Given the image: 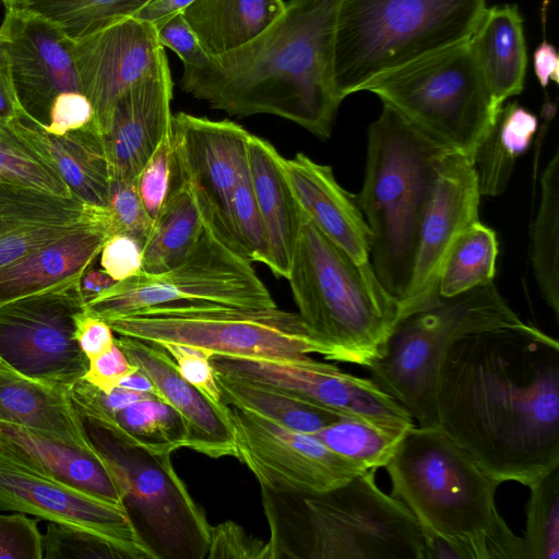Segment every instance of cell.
Segmentation results:
<instances>
[{"mask_svg":"<svg viewBox=\"0 0 559 559\" xmlns=\"http://www.w3.org/2000/svg\"><path fill=\"white\" fill-rule=\"evenodd\" d=\"M439 426L489 476L528 487L559 467V343L530 323L466 335L438 372Z\"/></svg>","mask_w":559,"mask_h":559,"instance_id":"obj_1","label":"cell"},{"mask_svg":"<svg viewBox=\"0 0 559 559\" xmlns=\"http://www.w3.org/2000/svg\"><path fill=\"white\" fill-rule=\"evenodd\" d=\"M341 3L285 2L282 14L251 41L183 68V91L233 116L274 115L329 138L343 100L332 82Z\"/></svg>","mask_w":559,"mask_h":559,"instance_id":"obj_2","label":"cell"},{"mask_svg":"<svg viewBox=\"0 0 559 559\" xmlns=\"http://www.w3.org/2000/svg\"><path fill=\"white\" fill-rule=\"evenodd\" d=\"M391 496L419 527L454 547L460 559H524L522 538L499 514L500 481L440 427H412L384 466Z\"/></svg>","mask_w":559,"mask_h":559,"instance_id":"obj_3","label":"cell"},{"mask_svg":"<svg viewBox=\"0 0 559 559\" xmlns=\"http://www.w3.org/2000/svg\"><path fill=\"white\" fill-rule=\"evenodd\" d=\"M376 472L318 493L261 487L269 559H421L416 518L378 487Z\"/></svg>","mask_w":559,"mask_h":559,"instance_id":"obj_4","label":"cell"},{"mask_svg":"<svg viewBox=\"0 0 559 559\" xmlns=\"http://www.w3.org/2000/svg\"><path fill=\"white\" fill-rule=\"evenodd\" d=\"M301 320L326 359L368 367L399 322V306L377 278L330 240L300 209L288 275Z\"/></svg>","mask_w":559,"mask_h":559,"instance_id":"obj_5","label":"cell"},{"mask_svg":"<svg viewBox=\"0 0 559 559\" xmlns=\"http://www.w3.org/2000/svg\"><path fill=\"white\" fill-rule=\"evenodd\" d=\"M449 151L388 105L368 128L364 183L355 199L370 231L372 270L397 302L407 288L421 217Z\"/></svg>","mask_w":559,"mask_h":559,"instance_id":"obj_6","label":"cell"},{"mask_svg":"<svg viewBox=\"0 0 559 559\" xmlns=\"http://www.w3.org/2000/svg\"><path fill=\"white\" fill-rule=\"evenodd\" d=\"M486 0H342L332 82L344 99L376 78L467 40Z\"/></svg>","mask_w":559,"mask_h":559,"instance_id":"obj_7","label":"cell"},{"mask_svg":"<svg viewBox=\"0 0 559 559\" xmlns=\"http://www.w3.org/2000/svg\"><path fill=\"white\" fill-rule=\"evenodd\" d=\"M521 323L493 282L453 297H440L401 319L381 357L367 369L370 379L404 406L419 426H439L437 381L449 347L466 335Z\"/></svg>","mask_w":559,"mask_h":559,"instance_id":"obj_8","label":"cell"},{"mask_svg":"<svg viewBox=\"0 0 559 559\" xmlns=\"http://www.w3.org/2000/svg\"><path fill=\"white\" fill-rule=\"evenodd\" d=\"M376 94L441 146L474 156L496 118L469 38L370 81Z\"/></svg>","mask_w":559,"mask_h":559,"instance_id":"obj_9","label":"cell"},{"mask_svg":"<svg viewBox=\"0 0 559 559\" xmlns=\"http://www.w3.org/2000/svg\"><path fill=\"white\" fill-rule=\"evenodd\" d=\"M118 335L234 358L299 359L322 347L298 312L212 302L154 307L105 320Z\"/></svg>","mask_w":559,"mask_h":559,"instance_id":"obj_10","label":"cell"},{"mask_svg":"<svg viewBox=\"0 0 559 559\" xmlns=\"http://www.w3.org/2000/svg\"><path fill=\"white\" fill-rule=\"evenodd\" d=\"M84 424L117 475L124 507L156 559L206 558L212 526L177 474L171 454L148 452L104 428Z\"/></svg>","mask_w":559,"mask_h":559,"instance_id":"obj_11","label":"cell"},{"mask_svg":"<svg viewBox=\"0 0 559 559\" xmlns=\"http://www.w3.org/2000/svg\"><path fill=\"white\" fill-rule=\"evenodd\" d=\"M199 302L276 307L251 262L207 228L174 267L158 274L140 271L115 282L86 301L85 307L90 313L108 320L154 307Z\"/></svg>","mask_w":559,"mask_h":559,"instance_id":"obj_12","label":"cell"},{"mask_svg":"<svg viewBox=\"0 0 559 559\" xmlns=\"http://www.w3.org/2000/svg\"><path fill=\"white\" fill-rule=\"evenodd\" d=\"M83 275L67 277L0 306V358L31 379L69 390L88 359L74 340V317L85 308Z\"/></svg>","mask_w":559,"mask_h":559,"instance_id":"obj_13","label":"cell"},{"mask_svg":"<svg viewBox=\"0 0 559 559\" xmlns=\"http://www.w3.org/2000/svg\"><path fill=\"white\" fill-rule=\"evenodd\" d=\"M216 373L266 386L342 417L376 427L407 431L414 418L370 378L347 373L335 365L306 356L299 359L214 356Z\"/></svg>","mask_w":559,"mask_h":559,"instance_id":"obj_14","label":"cell"},{"mask_svg":"<svg viewBox=\"0 0 559 559\" xmlns=\"http://www.w3.org/2000/svg\"><path fill=\"white\" fill-rule=\"evenodd\" d=\"M249 135L230 120L186 112L173 116L171 173L191 190L206 228L243 257L233 223L231 195L248 160Z\"/></svg>","mask_w":559,"mask_h":559,"instance_id":"obj_15","label":"cell"},{"mask_svg":"<svg viewBox=\"0 0 559 559\" xmlns=\"http://www.w3.org/2000/svg\"><path fill=\"white\" fill-rule=\"evenodd\" d=\"M236 457L260 487L281 492L318 493L366 472L328 448L314 435L280 426L228 405Z\"/></svg>","mask_w":559,"mask_h":559,"instance_id":"obj_16","label":"cell"},{"mask_svg":"<svg viewBox=\"0 0 559 559\" xmlns=\"http://www.w3.org/2000/svg\"><path fill=\"white\" fill-rule=\"evenodd\" d=\"M0 510L84 530L112 544L126 559H156L126 507L51 478L2 450Z\"/></svg>","mask_w":559,"mask_h":559,"instance_id":"obj_17","label":"cell"},{"mask_svg":"<svg viewBox=\"0 0 559 559\" xmlns=\"http://www.w3.org/2000/svg\"><path fill=\"white\" fill-rule=\"evenodd\" d=\"M480 192L474 156L449 151L421 217L411 278L399 300V321L433 305L439 280L457 237L479 221Z\"/></svg>","mask_w":559,"mask_h":559,"instance_id":"obj_18","label":"cell"},{"mask_svg":"<svg viewBox=\"0 0 559 559\" xmlns=\"http://www.w3.org/2000/svg\"><path fill=\"white\" fill-rule=\"evenodd\" d=\"M72 56L81 92L94 109L91 124L102 136L119 97L168 64L155 26L136 17L72 40Z\"/></svg>","mask_w":559,"mask_h":559,"instance_id":"obj_19","label":"cell"},{"mask_svg":"<svg viewBox=\"0 0 559 559\" xmlns=\"http://www.w3.org/2000/svg\"><path fill=\"white\" fill-rule=\"evenodd\" d=\"M5 9L0 38L15 90L26 111L45 126L57 95L81 92L72 40L49 20L25 7Z\"/></svg>","mask_w":559,"mask_h":559,"instance_id":"obj_20","label":"cell"},{"mask_svg":"<svg viewBox=\"0 0 559 559\" xmlns=\"http://www.w3.org/2000/svg\"><path fill=\"white\" fill-rule=\"evenodd\" d=\"M173 86L167 64L117 100L103 135L111 181L136 182L158 146L171 135Z\"/></svg>","mask_w":559,"mask_h":559,"instance_id":"obj_21","label":"cell"},{"mask_svg":"<svg viewBox=\"0 0 559 559\" xmlns=\"http://www.w3.org/2000/svg\"><path fill=\"white\" fill-rule=\"evenodd\" d=\"M115 342L129 361L152 380L159 399L180 415L187 430L186 448L213 459L236 457L227 404L214 403L189 383L160 345L123 335L115 337Z\"/></svg>","mask_w":559,"mask_h":559,"instance_id":"obj_22","label":"cell"},{"mask_svg":"<svg viewBox=\"0 0 559 559\" xmlns=\"http://www.w3.org/2000/svg\"><path fill=\"white\" fill-rule=\"evenodd\" d=\"M107 206L0 181V269L99 221Z\"/></svg>","mask_w":559,"mask_h":559,"instance_id":"obj_23","label":"cell"},{"mask_svg":"<svg viewBox=\"0 0 559 559\" xmlns=\"http://www.w3.org/2000/svg\"><path fill=\"white\" fill-rule=\"evenodd\" d=\"M283 169L300 209L355 262L371 266L370 231L355 195L344 190L328 165L304 153L283 157Z\"/></svg>","mask_w":559,"mask_h":559,"instance_id":"obj_24","label":"cell"},{"mask_svg":"<svg viewBox=\"0 0 559 559\" xmlns=\"http://www.w3.org/2000/svg\"><path fill=\"white\" fill-rule=\"evenodd\" d=\"M0 450L35 471L124 507V491L106 457L46 433L0 420Z\"/></svg>","mask_w":559,"mask_h":559,"instance_id":"obj_25","label":"cell"},{"mask_svg":"<svg viewBox=\"0 0 559 559\" xmlns=\"http://www.w3.org/2000/svg\"><path fill=\"white\" fill-rule=\"evenodd\" d=\"M109 211L92 225L0 269V306L67 277L84 275L112 236Z\"/></svg>","mask_w":559,"mask_h":559,"instance_id":"obj_26","label":"cell"},{"mask_svg":"<svg viewBox=\"0 0 559 559\" xmlns=\"http://www.w3.org/2000/svg\"><path fill=\"white\" fill-rule=\"evenodd\" d=\"M469 44L497 119L504 102L521 94L524 87L527 49L518 5L486 8Z\"/></svg>","mask_w":559,"mask_h":559,"instance_id":"obj_27","label":"cell"},{"mask_svg":"<svg viewBox=\"0 0 559 559\" xmlns=\"http://www.w3.org/2000/svg\"><path fill=\"white\" fill-rule=\"evenodd\" d=\"M283 156L266 140L250 133L248 167L267 240V266L287 278L298 231L300 206L283 169Z\"/></svg>","mask_w":559,"mask_h":559,"instance_id":"obj_28","label":"cell"},{"mask_svg":"<svg viewBox=\"0 0 559 559\" xmlns=\"http://www.w3.org/2000/svg\"><path fill=\"white\" fill-rule=\"evenodd\" d=\"M0 420L96 450L68 390L31 379L9 366L0 368Z\"/></svg>","mask_w":559,"mask_h":559,"instance_id":"obj_29","label":"cell"},{"mask_svg":"<svg viewBox=\"0 0 559 559\" xmlns=\"http://www.w3.org/2000/svg\"><path fill=\"white\" fill-rule=\"evenodd\" d=\"M284 0H194L181 13L209 57L254 39L284 11Z\"/></svg>","mask_w":559,"mask_h":559,"instance_id":"obj_30","label":"cell"},{"mask_svg":"<svg viewBox=\"0 0 559 559\" xmlns=\"http://www.w3.org/2000/svg\"><path fill=\"white\" fill-rule=\"evenodd\" d=\"M0 181L75 197L59 173L43 127L0 116Z\"/></svg>","mask_w":559,"mask_h":559,"instance_id":"obj_31","label":"cell"},{"mask_svg":"<svg viewBox=\"0 0 559 559\" xmlns=\"http://www.w3.org/2000/svg\"><path fill=\"white\" fill-rule=\"evenodd\" d=\"M205 228L191 190L171 173L167 197L142 246L141 271L158 274L174 267L191 251Z\"/></svg>","mask_w":559,"mask_h":559,"instance_id":"obj_32","label":"cell"},{"mask_svg":"<svg viewBox=\"0 0 559 559\" xmlns=\"http://www.w3.org/2000/svg\"><path fill=\"white\" fill-rule=\"evenodd\" d=\"M537 126V117L516 103L501 108L492 129L474 154L481 197H496L506 190L515 160L528 150Z\"/></svg>","mask_w":559,"mask_h":559,"instance_id":"obj_33","label":"cell"},{"mask_svg":"<svg viewBox=\"0 0 559 559\" xmlns=\"http://www.w3.org/2000/svg\"><path fill=\"white\" fill-rule=\"evenodd\" d=\"M60 175L83 202L107 206L111 177L103 136L88 124L60 136L48 134Z\"/></svg>","mask_w":559,"mask_h":559,"instance_id":"obj_34","label":"cell"},{"mask_svg":"<svg viewBox=\"0 0 559 559\" xmlns=\"http://www.w3.org/2000/svg\"><path fill=\"white\" fill-rule=\"evenodd\" d=\"M215 378L225 404L298 432L313 435L343 418L338 414L266 386L216 372Z\"/></svg>","mask_w":559,"mask_h":559,"instance_id":"obj_35","label":"cell"},{"mask_svg":"<svg viewBox=\"0 0 559 559\" xmlns=\"http://www.w3.org/2000/svg\"><path fill=\"white\" fill-rule=\"evenodd\" d=\"M531 260L540 296L559 318V153L540 176V201L531 230Z\"/></svg>","mask_w":559,"mask_h":559,"instance_id":"obj_36","label":"cell"},{"mask_svg":"<svg viewBox=\"0 0 559 559\" xmlns=\"http://www.w3.org/2000/svg\"><path fill=\"white\" fill-rule=\"evenodd\" d=\"M493 229L477 221L452 246L439 280V296L453 297L493 282L498 257Z\"/></svg>","mask_w":559,"mask_h":559,"instance_id":"obj_37","label":"cell"},{"mask_svg":"<svg viewBox=\"0 0 559 559\" xmlns=\"http://www.w3.org/2000/svg\"><path fill=\"white\" fill-rule=\"evenodd\" d=\"M104 429L152 453L173 454L187 447V430L180 415L152 395L128 405Z\"/></svg>","mask_w":559,"mask_h":559,"instance_id":"obj_38","label":"cell"},{"mask_svg":"<svg viewBox=\"0 0 559 559\" xmlns=\"http://www.w3.org/2000/svg\"><path fill=\"white\" fill-rule=\"evenodd\" d=\"M151 0H28L25 7L75 40L115 22L133 17Z\"/></svg>","mask_w":559,"mask_h":559,"instance_id":"obj_39","label":"cell"},{"mask_svg":"<svg viewBox=\"0 0 559 559\" xmlns=\"http://www.w3.org/2000/svg\"><path fill=\"white\" fill-rule=\"evenodd\" d=\"M405 432L343 417L313 435L360 468L377 471L388 464Z\"/></svg>","mask_w":559,"mask_h":559,"instance_id":"obj_40","label":"cell"},{"mask_svg":"<svg viewBox=\"0 0 559 559\" xmlns=\"http://www.w3.org/2000/svg\"><path fill=\"white\" fill-rule=\"evenodd\" d=\"M524 559L559 558V467L528 486Z\"/></svg>","mask_w":559,"mask_h":559,"instance_id":"obj_41","label":"cell"},{"mask_svg":"<svg viewBox=\"0 0 559 559\" xmlns=\"http://www.w3.org/2000/svg\"><path fill=\"white\" fill-rule=\"evenodd\" d=\"M231 215L237 240L250 262L267 264L265 229L253 192L248 160L240 169L231 195Z\"/></svg>","mask_w":559,"mask_h":559,"instance_id":"obj_42","label":"cell"},{"mask_svg":"<svg viewBox=\"0 0 559 559\" xmlns=\"http://www.w3.org/2000/svg\"><path fill=\"white\" fill-rule=\"evenodd\" d=\"M46 559H126L112 544L81 528L48 522L43 534Z\"/></svg>","mask_w":559,"mask_h":559,"instance_id":"obj_43","label":"cell"},{"mask_svg":"<svg viewBox=\"0 0 559 559\" xmlns=\"http://www.w3.org/2000/svg\"><path fill=\"white\" fill-rule=\"evenodd\" d=\"M107 207L112 234L127 235L143 246L154 222L141 201L136 182L111 181Z\"/></svg>","mask_w":559,"mask_h":559,"instance_id":"obj_44","label":"cell"},{"mask_svg":"<svg viewBox=\"0 0 559 559\" xmlns=\"http://www.w3.org/2000/svg\"><path fill=\"white\" fill-rule=\"evenodd\" d=\"M158 345L174 359L178 371L189 383L214 403L225 404L211 362L214 357L211 352L179 343L166 342Z\"/></svg>","mask_w":559,"mask_h":559,"instance_id":"obj_45","label":"cell"},{"mask_svg":"<svg viewBox=\"0 0 559 559\" xmlns=\"http://www.w3.org/2000/svg\"><path fill=\"white\" fill-rule=\"evenodd\" d=\"M39 519L25 513L0 514V558L43 559V534Z\"/></svg>","mask_w":559,"mask_h":559,"instance_id":"obj_46","label":"cell"},{"mask_svg":"<svg viewBox=\"0 0 559 559\" xmlns=\"http://www.w3.org/2000/svg\"><path fill=\"white\" fill-rule=\"evenodd\" d=\"M171 166L173 143L170 135L162 142L136 179L139 195L153 222L169 191Z\"/></svg>","mask_w":559,"mask_h":559,"instance_id":"obj_47","label":"cell"},{"mask_svg":"<svg viewBox=\"0 0 559 559\" xmlns=\"http://www.w3.org/2000/svg\"><path fill=\"white\" fill-rule=\"evenodd\" d=\"M207 559H269L267 543L243 531L233 521L211 527Z\"/></svg>","mask_w":559,"mask_h":559,"instance_id":"obj_48","label":"cell"},{"mask_svg":"<svg viewBox=\"0 0 559 559\" xmlns=\"http://www.w3.org/2000/svg\"><path fill=\"white\" fill-rule=\"evenodd\" d=\"M94 120L90 99L81 92H63L57 95L50 106L48 122L44 131L53 136L82 129Z\"/></svg>","mask_w":559,"mask_h":559,"instance_id":"obj_49","label":"cell"},{"mask_svg":"<svg viewBox=\"0 0 559 559\" xmlns=\"http://www.w3.org/2000/svg\"><path fill=\"white\" fill-rule=\"evenodd\" d=\"M154 26L158 41L177 53L183 68L201 67L209 60L210 57L181 12Z\"/></svg>","mask_w":559,"mask_h":559,"instance_id":"obj_50","label":"cell"},{"mask_svg":"<svg viewBox=\"0 0 559 559\" xmlns=\"http://www.w3.org/2000/svg\"><path fill=\"white\" fill-rule=\"evenodd\" d=\"M100 264L115 282L133 276L141 271L142 246L127 235H112L102 249Z\"/></svg>","mask_w":559,"mask_h":559,"instance_id":"obj_51","label":"cell"},{"mask_svg":"<svg viewBox=\"0 0 559 559\" xmlns=\"http://www.w3.org/2000/svg\"><path fill=\"white\" fill-rule=\"evenodd\" d=\"M135 368L121 348L114 345L106 352L88 359L83 379L103 392H110L127 373Z\"/></svg>","mask_w":559,"mask_h":559,"instance_id":"obj_52","label":"cell"},{"mask_svg":"<svg viewBox=\"0 0 559 559\" xmlns=\"http://www.w3.org/2000/svg\"><path fill=\"white\" fill-rule=\"evenodd\" d=\"M74 340L87 359L106 352L115 343L110 325L90 313L86 307L74 317Z\"/></svg>","mask_w":559,"mask_h":559,"instance_id":"obj_53","label":"cell"},{"mask_svg":"<svg viewBox=\"0 0 559 559\" xmlns=\"http://www.w3.org/2000/svg\"><path fill=\"white\" fill-rule=\"evenodd\" d=\"M0 116L22 120L39 127L23 107L13 82L9 58L0 38Z\"/></svg>","mask_w":559,"mask_h":559,"instance_id":"obj_54","label":"cell"},{"mask_svg":"<svg viewBox=\"0 0 559 559\" xmlns=\"http://www.w3.org/2000/svg\"><path fill=\"white\" fill-rule=\"evenodd\" d=\"M533 60L534 71L542 87H547L550 81L559 82L558 52L545 38L535 49Z\"/></svg>","mask_w":559,"mask_h":559,"instance_id":"obj_55","label":"cell"},{"mask_svg":"<svg viewBox=\"0 0 559 559\" xmlns=\"http://www.w3.org/2000/svg\"><path fill=\"white\" fill-rule=\"evenodd\" d=\"M194 0H151L133 17L156 25L182 12Z\"/></svg>","mask_w":559,"mask_h":559,"instance_id":"obj_56","label":"cell"},{"mask_svg":"<svg viewBox=\"0 0 559 559\" xmlns=\"http://www.w3.org/2000/svg\"><path fill=\"white\" fill-rule=\"evenodd\" d=\"M112 284L115 281L103 269L91 267L84 273L81 283L85 301L96 297Z\"/></svg>","mask_w":559,"mask_h":559,"instance_id":"obj_57","label":"cell"},{"mask_svg":"<svg viewBox=\"0 0 559 559\" xmlns=\"http://www.w3.org/2000/svg\"><path fill=\"white\" fill-rule=\"evenodd\" d=\"M117 386L159 399V393L152 380L138 367L121 378Z\"/></svg>","mask_w":559,"mask_h":559,"instance_id":"obj_58","label":"cell"},{"mask_svg":"<svg viewBox=\"0 0 559 559\" xmlns=\"http://www.w3.org/2000/svg\"><path fill=\"white\" fill-rule=\"evenodd\" d=\"M5 8L10 7H20L24 3H26L28 0H1Z\"/></svg>","mask_w":559,"mask_h":559,"instance_id":"obj_59","label":"cell"},{"mask_svg":"<svg viewBox=\"0 0 559 559\" xmlns=\"http://www.w3.org/2000/svg\"><path fill=\"white\" fill-rule=\"evenodd\" d=\"M8 365L0 358V368L1 367H7Z\"/></svg>","mask_w":559,"mask_h":559,"instance_id":"obj_60","label":"cell"},{"mask_svg":"<svg viewBox=\"0 0 559 559\" xmlns=\"http://www.w3.org/2000/svg\"><path fill=\"white\" fill-rule=\"evenodd\" d=\"M1 1V0H0Z\"/></svg>","mask_w":559,"mask_h":559,"instance_id":"obj_61","label":"cell"}]
</instances>
